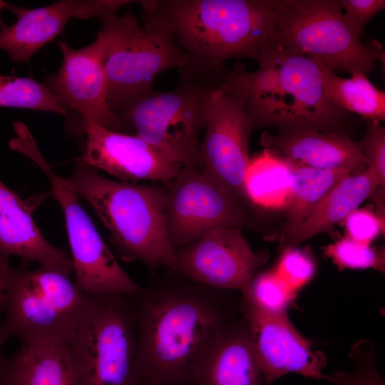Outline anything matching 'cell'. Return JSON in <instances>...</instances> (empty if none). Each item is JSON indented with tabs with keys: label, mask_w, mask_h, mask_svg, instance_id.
Returning <instances> with one entry per match:
<instances>
[{
	"label": "cell",
	"mask_w": 385,
	"mask_h": 385,
	"mask_svg": "<svg viewBox=\"0 0 385 385\" xmlns=\"http://www.w3.org/2000/svg\"><path fill=\"white\" fill-rule=\"evenodd\" d=\"M205 133L200 142L202 168L216 178L251 217L256 210L245 180L250 165L249 140L255 130L247 111L236 63L227 69L212 93Z\"/></svg>",
	"instance_id": "8fae6325"
},
{
	"label": "cell",
	"mask_w": 385,
	"mask_h": 385,
	"mask_svg": "<svg viewBox=\"0 0 385 385\" xmlns=\"http://www.w3.org/2000/svg\"><path fill=\"white\" fill-rule=\"evenodd\" d=\"M260 144L275 155L303 165L325 170L360 172L368 164L359 141L336 131H299L291 133L265 131Z\"/></svg>",
	"instance_id": "ffe728a7"
},
{
	"label": "cell",
	"mask_w": 385,
	"mask_h": 385,
	"mask_svg": "<svg viewBox=\"0 0 385 385\" xmlns=\"http://www.w3.org/2000/svg\"><path fill=\"white\" fill-rule=\"evenodd\" d=\"M378 188L376 174L369 167L344 178L326 194L302 225L282 242V247H294L330 231L337 222L371 197Z\"/></svg>",
	"instance_id": "44dd1931"
},
{
	"label": "cell",
	"mask_w": 385,
	"mask_h": 385,
	"mask_svg": "<svg viewBox=\"0 0 385 385\" xmlns=\"http://www.w3.org/2000/svg\"><path fill=\"white\" fill-rule=\"evenodd\" d=\"M321 66L324 93L334 105L365 120H384L385 93L367 76L356 73L344 78L322 63Z\"/></svg>",
	"instance_id": "d4e9b609"
},
{
	"label": "cell",
	"mask_w": 385,
	"mask_h": 385,
	"mask_svg": "<svg viewBox=\"0 0 385 385\" xmlns=\"http://www.w3.org/2000/svg\"><path fill=\"white\" fill-rule=\"evenodd\" d=\"M188 385H265L242 315L212 341L193 368Z\"/></svg>",
	"instance_id": "d6986e66"
},
{
	"label": "cell",
	"mask_w": 385,
	"mask_h": 385,
	"mask_svg": "<svg viewBox=\"0 0 385 385\" xmlns=\"http://www.w3.org/2000/svg\"><path fill=\"white\" fill-rule=\"evenodd\" d=\"M290 163L291 192L280 233L282 243L302 225L317 204L338 182L352 173L349 170L319 169L292 161Z\"/></svg>",
	"instance_id": "7402d4cb"
},
{
	"label": "cell",
	"mask_w": 385,
	"mask_h": 385,
	"mask_svg": "<svg viewBox=\"0 0 385 385\" xmlns=\"http://www.w3.org/2000/svg\"><path fill=\"white\" fill-rule=\"evenodd\" d=\"M129 0H59L41 7L14 6L16 21L0 28V49L13 62L29 60L40 48L62 34L73 18L101 21L116 14Z\"/></svg>",
	"instance_id": "e0dca14e"
},
{
	"label": "cell",
	"mask_w": 385,
	"mask_h": 385,
	"mask_svg": "<svg viewBox=\"0 0 385 385\" xmlns=\"http://www.w3.org/2000/svg\"><path fill=\"white\" fill-rule=\"evenodd\" d=\"M68 180L109 230L122 258L151 270L167 267L175 250L165 225L167 187L111 180L81 162Z\"/></svg>",
	"instance_id": "277c9868"
},
{
	"label": "cell",
	"mask_w": 385,
	"mask_h": 385,
	"mask_svg": "<svg viewBox=\"0 0 385 385\" xmlns=\"http://www.w3.org/2000/svg\"><path fill=\"white\" fill-rule=\"evenodd\" d=\"M165 225L175 249L217 228L242 229L251 217L228 190L202 168L183 167L168 185Z\"/></svg>",
	"instance_id": "7c38bea8"
},
{
	"label": "cell",
	"mask_w": 385,
	"mask_h": 385,
	"mask_svg": "<svg viewBox=\"0 0 385 385\" xmlns=\"http://www.w3.org/2000/svg\"><path fill=\"white\" fill-rule=\"evenodd\" d=\"M137 385H157V384H149V383H142V384H137Z\"/></svg>",
	"instance_id": "8d00e7d4"
},
{
	"label": "cell",
	"mask_w": 385,
	"mask_h": 385,
	"mask_svg": "<svg viewBox=\"0 0 385 385\" xmlns=\"http://www.w3.org/2000/svg\"><path fill=\"white\" fill-rule=\"evenodd\" d=\"M241 312L265 385H272L290 373L316 380L326 379L322 372L327 364L325 354L314 349L298 332L287 313L265 312L242 295Z\"/></svg>",
	"instance_id": "9a60e30c"
},
{
	"label": "cell",
	"mask_w": 385,
	"mask_h": 385,
	"mask_svg": "<svg viewBox=\"0 0 385 385\" xmlns=\"http://www.w3.org/2000/svg\"><path fill=\"white\" fill-rule=\"evenodd\" d=\"M240 294L265 312L282 314L287 313L297 292L274 270H268L255 275L247 290Z\"/></svg>",
	"instance_id": "4316f807"
},
{
	"label": "cell",
	"mask_w": 385,
	"mask_h": 385,
	"mask_svg": "<svg viewBox=\"0 0 385 385\" xmlns=\"http://www.w3.org/2000/svg\"><path fill=\"white\" fill-rule=\"evenodd\" d=\"M63 60L58 70L48 75L43 84L57 98L63 108L78 113L82 124L91 122L106 128L128 134L134 130L115 113L107 101V86L101 45L96 38L89 45L74 48L61 41Z\"/></svg>",
	"instance_id": "5bb4252c"
},
{
	"label": "cell",
	"mask_w": 385,
	"mask_h": 385,
	"mask_svg": "<svg viewBox=\"0 0 385 385\" xmlns=\"http://www.w3.org/2000/svg\"><path fill=\"white\" fill-rule=\"evenodd\" d=\"M9 262V260L0 257V310H2L6 298L4 270L6 265Z\"/></svg>",
	"instance_id": "e575fe53"
},
{
	"label": "cell",
	"mask_w": 385,
	"mask_h": 385,
	"mask_svg": "<svg viewBox=\"0 0 385 385\" xmlns=\"http://www.w3.org/2000/svg\"><path fill=\"white\" fill-rule=\"evenodd\" d=\"M101 22L96 38L102 48L107 101L119 115L129 103L153 89L160 73L187 66L173 31L160 21L143 15L141 25L128 12Z\"/></svg>",
	"instance_id": "5b68a950"
},
{
	"label": "cell",
	"mask_w": 385,
	"mask_h": 385,
	"mask_svg": "<svg viewBox=\"0 0 385 385\" xmlns=\"http://www.w3.org/2000/svg\"><path fill=\"white\" fill-rule=\"evenodd\" d=\"M365 120V133L359 143L368 167L376 174L379 188L385 192V130L379 121Z\"/></svg>",
	"instance_id": "4dcf8cb0"
},
{
	"label": "cell",
	"mask_w": 385,
	"mask_h": 385,
	"mask_svg": "<svg viewBox=\"0 0 385 385\" xmlns=\"http://www.w3.org/2000/svg\"><path fill=\"white\" fill-rule=\"evenodd\" d=\"M78 385H133L137 324L130 296H91L64 344Z\"/></svg>",
	"instance_id": "ba28073f"
},
{
	"label": "cell",
	"mask_w": 385,
	"mask_h": 385,
	"mask_svg": "<svg viewBox=\"0 0 385 385\" xmlns=\"http://www.w3.org/2000/svg\"><path fill=\"white\" fill-rule=\"evenodd\" d=\"M173 273L130 296L138 334L133 385H188L212 341L242 315L235 291Z\"/></svg>",
	"instance_id": "6da1fadb"
},
{
	"label": "cell",
	"mask_w": 385,
	"mask_h": 385,
	"mask_svg": "<svg viewBox=\"0 0 385 385\" xmlns=\"http://www.w3.org/2000/svg\"><path fill=\"white\" fill-rule=\"evenodd\" d=\"M81 130L86 140L78 162L123 182L148 180L168 185L183 168L136 134L114 131L91 122L83 123Z\"/></svg>",
	"instance_id": "2e32d148"
},
{
	"label": "cell",
	"mask_w": 385,
	"mask_h": 385,
	"mask_svg": "<svg viewBox=\"0 0 385 385\" xmlns=\"http://www.w3.org/2000/svg\"><path fill=\"white\" fill-rule=\"evenodd\" d=\"M292 185L290 161L271 151L250 158L245 180L247 195L254 207H287Z\"/></svg>",
	"instance_id": "cb8c5ba5"
},
{
	"label": "cell",
	"mask_w": 385,
	"mask_h": 385,
	"mask_svg": "<svg viewBox=\"0 0 385 385\" xmlns=\"http://www.w3.org/2000/svg\"><path fill=\"white\" fill-rule=\"evenodd\" d=\"M9 338L6 330L0 325V385H14V355L4 351V346Z\"/></svg>",
	"instance_id": "836d02e7"
},
{
	"label": "cell",
	"mask_w": 385,
	"mask_h": 385,
	"mask_svg": "<svg viewBox=\"0 0 385 385\" xmlns=\"http://www.w3.org/2000/svg\"><path fill=\"white\" fill-rule=\"evenodd\" d=\"M0 107L50 112L64 117L68 115L57 98L43 83L31 77L1 73Z\"/></svg>",
	"instance_id": "484cf974"
},
{
	"label": "cell",
	"mask_w": 385,
	"mask_h": 385,
	"mask_svg": "<svg viewBox=\"0 0 385 385\" xmlns=\"http://www.w3.org/2000/svg\"><path fill=\"white\" fill-rule=\"evenodd\" d=\"M11 256L68 277L73 273L71 257L46 240L26 202L0 180V257Z\"/></svg>",
	"instance_id": "ac0fdd59"
},
{
	"label": "cell",
	"mask_w": 385,
	"mask_h": 385,
	"mask_svg": "<svg viewBox=\"0 0 385 385\" xmlns=\"http://www.w3.org/2000/svg\"><path fill=\"white\" fill-rule=\"evenodd\" d=\"M4 282L1 326L24 345L65 344L90 302L71 277L41 267L16 268L9 262Z\"/></svg>",
	"instance_id": "8992f818"
},
{
	"label": "cell",
	"mask_w": 385,
	"mask_h": 385,
	"mask_svg": "<svg viewBox=\"0 0 385 385\" xmlns=\"http://www.w3.org/2000/svg\"><path fill=\"white\" fill-rule=\"evenodd\" d=\"M324 254L342 269L374 268L384 270V250L345 237L325 247Z\"/></svg>",
	"instance_id": "f1b7e54d"
},
{
	"label": "cell",
	"mask_w": 385,
	"mask_h": 385,
	"mask_svg": "<svg viewBox=\"0 0 385 385\" xmlns=\"http://www.w3.org/2000/svg\"><path fill=\"white\" fill-rule=\"evenodd\" d=\"M143 15L164 23L184 52L180 81L215 86L233 58L257 60L272 41L280 0H141Z\"/></svg>",
	"instance_id": "7a4b0ae2"
},
{
	"label": "cell",
	"mask_w": 385,
	"mask_h": 385,
	"mask_svg": "<svg viewBox=\"0 0 385 385\" xmlns=\"http://www.w3.org/2000/svg\"><path fill=\"white\" fill-rule=\"evenodd\" d=\"M272 41L351 76H368L385 60L379 41H363L347 24L341 0H280Z\"/></svg>",
	"instance_id": "52a82bcc"
},
{
	"label": "cell",
	"mask_w": 385,
	"mask_h": 385,
	"mask_svg": "<svg viewBox=\"0 0 385 385\" xmlns=\"http://www.w3.org/2000/svg\"><path fill=\"white\" fill-rule=\"evenodd\" d=\"M268 259L267 252L252 250L241 230L217 228L175 249L167 268L191 281L241 294Z\"/></svg>",
	"instance_id": "4fadbf2b"
},
{
	"label": "cell",
	"mask_w": 385,
	"mask_h": 385,
	"mask_svg": "<svg viewBox=\"0 0 385 385\" xmlns=\"http://www.w3.org/2000/svg\"><path fill=\"white\" fill-rule=\"evenodd\" d=\"M248 71L237 61L245 103L254 129L347 133L357 118L334 105L324 90L321 63L271 41Z\"/></svg>",
	"instance_id": "3957f363"
},
{
	"label": "cell",
	"mask_w": 385,
	"mask_h": 385,
	"mask_svg": "<svg viewBox=\"0 0 385 385\" xmlns=\"http://www.w3.org/2000/svg\"><path fill=\"white\" fill-rule=\"evenodd\" d=\"M215 86L180 81L170 91L152 89L129 103L120 116L135 134L171 160L183 167L202 168L199 135Z\"/></svg>",
	"instance_id": "30bf717a"
},
{
	"label": "cell",
	"mask_w": 385,
	"mask_h": 385,
	"mask_svg": "<svg viewBox=\"0 0 385 385\" xmlns=\"http://www.w3.org/2000/svg\"><path fill=\"white\" fill-rule=\"evenodd\" d=\"M13 355L14 385H78L64 344H21Z\"/></svg>",
	"instance_id": "603a6c76"
},
{
	"label": "cell",
	"mask_w": 385,
	"mask_h": 385,
	"mask_svg": "<svg viewBox=\"0 0 385 385\" xmlns=\"http://www.w3.org/2000/svg\"><path fill=\"white\" fill-rule=\"evenodd\" d=\"M315 268L310 254L294 247L284 249L274 271L297 292L313 278Z\"/></svg>",
	"instance_id": "f546056e"
},
{
	"label": "cell",
	"mask_w": 385,
	"mask_h": 385,
	"mask_svg": "<svg viewBox=\"0 0 385 385\" xmlns=\"http://www.w3.org/2000/svg\"><path fill=\"white\" fill-rule=\"evenodd\" d=\"M349 356L355 363L351 372L336 371L326 375V380L333 385H385L376 365L374 344L367 339H359L351 347Z\"/></svg>",
	"instance_id": "83f0119b"
},
{
	"label": "cell",
	"mask_w": 385,
	"mask_h": 385,
	"mask_svg": "<svg viewBox=\"0 0 385 385\" xmlns=\"http://www.w3.org/2000/svg\"><path fill=\"white\" fill-rule=\"evenodd\" d=\"M14 5H12V4H10L4 1H1L0 0V28H1L2 26H5L6 24L4 23L1 17V11L4 10V9H9L10 11L12 10L13 7H14Z\"/></svg>",
	"instance_id": "d590c367"
},
{
	"label": "cell",
	"mask_w": 385,
	"mask_h": 385,
	"mask_svg": "<svg viewBox=\"0 0 385 385\" xmlns=\"http://www.w3.org/2000/svg\"><path fill=\"white\" fill-rule=\"evenodd\" d=\"M344 19L361 37L371 19L384 9V0H341Z\"/></svg>",
	"instance_id": "d6a6232c"
},
{
	"label": "cell",
	"mask_w": 385,
	"mask_h": 385,
	"mask_svg": "<svg viewBox=\"0 0 385 385\" xmlns=\"http://www.w3.org/2000/svg\"><path fill=\"white\" fill-rule=\"evenodd\" d=\"M16 134L9 141V147L29 158L43 172L61 207L77 287L88 296H133L139 293L143 287L135 282L120 265L81 207L68 179L52 170L26 127L18 129Z\"/></svg>",
	"instance_id": "9c48e42d"
},
{
	"label": "cell",
	"mask_w": 385,
	"mask_h": 385,
	"mask_svg": "<svg viewBox=\"0 0 385 385\" xmlns=\"http://www.w3.org/2000/svg\"><path fill=\"white\" fill-rule=\"evenodd\" d=\"M344 220L346 237L370 245L384 231V224L378 216L364 208L354 210Z\"/></svg>",
	"instance_id": "1f68e13d"
}]
</instances>
